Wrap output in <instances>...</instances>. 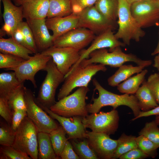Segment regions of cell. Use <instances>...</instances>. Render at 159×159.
Returning <instances> with one entry per match:
<instances>
[{
	"mask_svg": "<svg viewBox=\"0 0 159 159\" xmlns=\"http://www.w3.org/2000/svg\"><path fill=\"white\" fill-rule=\"evenodd\" d=\"M1 0H0V2H1Z\"/></svg>",
	"mask_w": 159,
	"mask_h": 159,
	"instance_id": "db71d44e",
	"label": "cell"
},
{
	"mask_svg": "<svg viewBox=\"0 0 159 159\" xmlns=\"http://www.w3.org/2000/svg\"><path fill=\"white\" fill-rule=\"evenodd\" d=\"M146 85L159 105V74L154 73L151 74L146 81Z\"/></svg>",
	"mask_w": 159,
	"mask_h": 159,
	"instance_id": "ab89813d",
	"label": "cell"
},
{
	"mask_svg": "<svg viewBox=\"0 0 159 159\" xmlns=\"http://www.w3.org/2000/svg\"><path fill=\"white\" fill-rule=\"evenodd\" d=\"M24 86L8 101L12 111L14 110H26L24 98Z\"/></svg>",
	"mask_w": 159,
	"mask_h": 159,
	"instance_id": "f35d334b",
	"label": "cell"
},
{
	"mask_svg": "<svg viewBox=\"0 0 159 159\" xmlns=\"http://www.w3.org/2000/svg\"><path fill=\"white\" fill-rule=\"evenodd\" d=\"M15 132L8 124L1 122L0 144L1 145L12 146L15 138Z\"/></svg>",
	"mask_w": 159,
	"mask_h": 159,
	"instance_id": "d590c367",
	"label": "cell"
},
{
	"mask_svg": "<svg viewBox=\"0 0 159 159\" xmlns=\"http://www.w3.org/2000/svg\"><path fill=\"white\" fill-rule=\"evenodd\" d=\"M95 36L92 31L81 27L73 29L59 37L54 42L55 47H69L80 51L93 41Z\"/></svg>",
	"mask_w": 159,
	"mask_h": 159,
	"instance_id": "5bb4252c",
	"label": "cell"
},
{
	"mask_svg": "<svg viewBox=\"0 0 159 159\" xmlns=\"http://www.w3.org/2000/svg\"><path fill=\"white\" fill-rule=\"evenodd\" d=\"M73 148L80 159H99L94 150L90 146L85 138L80 141H77L72 139L70 142Z\"/></svg>",
	"mask_w": 159,
	"mask_h": 159,
	"instance_id": "1f68e13d",
	"label": "cell"
},
{
	"mask_svg": "<svg viewBox=\"0 0 159 159\" xmlns=\"http://www.w3.org/2000/svg\"><path fill=\"white\" fill-rule=\"evenodd\" d=\"M11 1H1L4 7L3 16L4 23L1 30V33L11 37L24 18L22 6L14 5Z\"/></svg>",
	"mask_w": 159,
	"mask_h": 159,
	"instance_id": "ac0fdd59",
	"label": "cell"
},
{
	"mask_svg": "<svg viewBox=\"0 0 159 159\" xmlns=\"http://www.w3.org/2000/svg\"><path fill=\"white\" fill-rule=\"evenodd\" d=\"M154 120L146 122L139 133L143 135L159 148V128Z\"/></svg>",
	"mask_w": 159,
	"mask_h": 159,
	"instance_id": "e575fe53",
	"label": "cell"
},
{
	"mask_svg": "<svg viewBox=\"0 0 159 159\" xmlns=\"http://www.w3.org/2000/svg\"><path fill=\"white\" fill-rule=\"evenodd\" d=\"M119 117L117 111L113 109L107 112H99L91 113L82 118V122L85 127L92 131L102 132L110 135L117 131Z\"/></svg>",
	"mask_w": 159,
	"mask_h": 159,
	"instance_id": "9c48e42d",
	"label": "cell"
},
{
	"mask_svg": "<svg viewBox=\"0 0 159 159\" xmlns=\"http://www.w3.org/2000/svg\"><path fill=\"white\" fill-rule=\"evenodd\" d=\"M132 62L138 65L147 67L152 63L151 60H144L133 54L125 53L120 47H116L109 52L106 48L94 51L91 52L89 58L82 60L80 63L84 66L92 63H99L112 67H119L125 62Z\"/></svg>",
	"mask_w": 159,
	"mask_h": 159,
	"instance_id": "7a4b0ae2",
	"label": "cell"
},
{
	"mask_svg": "<svg viewBox=\"0 0 159 159\" xmlns=\"http://www.w3.org/2000/svg\"><path fill=\"white\" fill-rule=\"evenodd\" d=\"M11 37L33 54L39 52L32 32L26 21H23L19 24Z\"/></svg>",
	"mask_w": 159,
	"mask_h": 159,
	"instance_id": "cb8c5ba5",
	"label": "cell"
},
{
	"mask_svg": "<svg viewBox=\"0 0 159 159\" xmlns=\"http://www.w3.org/2000/svg\"><path fill=\"white\" fill-rule=\"evenodd\" d=\"M145 67L144 66L140 65L133 66L132 64L122 65L108 79V84L112 87L117 86L122 82L126 80L133 74L141 72Z\"/></svg>",
	"mask_w": 159,
	"mask_h": 159,
	"instance_id": "d4e9b609",
	"label": "cell"
},
{
	"mask_svg": "<svg viewBox=\"0 0 159 159\" xmlns=\"http://www.w3.org/2000/svg\"><path fill=\"white\" fill-rule=\"evenodd\" d=\"M14 72H5L0 74V97L8 101L24 87Z\"/></svg>",
	"mask_w": 159,
	"mask_h": 159,
	"instance_id": "44dd1931",
	"label": "cell"
},
{
	"mask_svg": "<svg viewBox=\"0 0 159 159\" xmlns=\"http://www.w3.org/2000/svg\"><path fill=\"white\" fill-rule=\"evenodd\" d=\"M47 18L64 17L72 13L70 0H49Z\"/></svg>",
	"mask_w": 159,
	"mask_h": 159,
	"instance_id": "f546056e",
	"label": "cell"
},
{
	"mask_svg": "<svg viewBox=\"0 0 159 159\" xmlns=\"http://www.w3.org/2000/svg\"><path fill=\"white\" fill-rule=\"evenodd\" d=\"M0 159H31L27 154L12 146L1 145L0 149Z\"/></svg>",
	"mask_w": 159,
	"mask_h": 159,
	"instance_id": "74e56055",
	"label": "cell"
},
{
	"mask_svg": "<svg viewBox=\"0 0 159 159\" xmlns=\"http://www.w3.org/2000/svg\"><path fill=\"white\" fill-rule=\"evenodd\" d=\"M43 70L47 72V74L35 100L39 105L50 109L56 102V91L59 85L64 81V75L58 70L52 58Z\"/></svg>",
	"mask_w": 159,
	"mask_h": 159,
	"instance_id": "8992f818",
	"label": "cell"
},
{
	"mask_svg": "<svg viewBox=\"0 0 159 159\" xmlns=\"http://www.w3.org/2000/svg\"><path fill=\"white\" fill-rule=\"evenodd\" d=\"M24 18L46 19L49 9V0H30L21 5Z\"/></svg>",
	"mask_w": 159,
	"mask_h": 159,
	"instance_id": "7402d4cb",
	"label": "cell"
},
{
	"mask_svg": "<svg viewBox=\"0 0 159 159\" xmlns=\"http://www.w3.org/2000/svg\"><path fill=\"white\" fill-rule=\"evenodd\" d=\"M89 91L88 87H80L72 94L56 102L49 109L54 113L65 117H85L88 115L85 100Z\"/></svg>",
	"mask_w": 159,
	"mask_h": 159,
	"instance_id": "5b68a950",
	"label": "cell"
},
{
	"mask_svg": "<svg viewBox=\"0 0 159 159\" xmlns=\"http://www.w3.org/2000/svg\"><path fill=\"white\" fill-rule=\"evenodd\" d=\"M158 0L159 1V0Z\"/></svg>",
	"mask_w": 159,
	"mask_h": 159,
	"instance_id": "9f6ffc18",
	"label": "cell"
},
{
	"mask_svg": "<svg viewBox=\"0 0 159 159\" xmlns=\"http://www.w3.org/2000/svg\"><path fill=\"white\" fill-rule=\"evenodd\" d=\"M105 66L91 64L84 66L79 63L64 76V82L57 95L58 100L68 95L77 87H87L92 77L99 71L105 72Z\"/></svg>",
	"mask_w": 159,
	"mask_h": 159,
	"instance_id": "3957f363",
	"label": "cell"
},
{
	"mask_svg": "<svg viewBox=\"0 0 159 159\" xmlns=\"http://www.w3.org/2000/svg\"><path fill=\"white\" fill-rule=\"evenodd\" d=\"M38 158L60 159L57 156L53 149L49 133L38 132L37 135Z\"/></svg>",
	"mask_w": 159,
	"mask_h": 159,
	"instance_id": "484cf974",
	"label": "cell"
},
{
	"mask_svg": "<svg viewBox=\"0 0 159 159\" xmlns=\"http://www.w3.org/2000/svg\"><path fill=\"white\" fill-rule=\"evenodd\" d=\"M148 157L138 148L133 149L122 155L120 159H143Z\"/></svg>",
	"mask_w": 159,
	"mask_h": 159,
	"instance_id": "f6af8a7d",
	"label": "cell"
},
{
	"mask_svg": "<svg viewBox=\"0 0 159 159\" xmlns=\"http://www.w3.org/2000/svg\"><path fill=\"white\" fill-rule=\"evenodd\" d=\"M39 106L52 117L58 122L67 135L68 140L82 139L86 138L87 130L82 122L83 117L78 116L70 117H63L54 113L49 109Z\"/></svg>",
	"mask_w": 159,
	"mask_h": 159,
	"instance_id": "e0dca14e",
	"label": "cell"
},
{
	"mask_svg": "<svg viewBox=\"0 0 159 159\" xmlns=\"http://www.w3.org/2000/svg\"><path fill=\"white\" fill-rule=\"evenodd\" d=\"M132 16L142 28L156 25L159 21V1L141 0L130 6Z\"/></svg>",
	"mask_w": 159,
	"mask_h": 159,
	"instance_id": "30bf717a",
	"label": "cell"
},
{
	"mask_svg": "<svg viewBox=\"0 0 159 159\" xmlns=\"http://www.w3.org/2000/svg\"><path fill=\"white\" fill-rule=\"evenodd\" d=\"M27 116L26 111L24 110H14L13 111V116L11 127L16 132L22 121Z\"/></svg>",
	"mask_w": 159,
	"mask_h": 159,
	"instance_id": "7bdbcfd3",
	"label": "cell"
},
{
	"mask_svg": "<svg viewBox=\"0 0 159 159\" xmlns=\"http://www.w3.org/2000/svg\"><path fill=\"white\" fill-rule=\"evenodd\" d=\"M159 54V40L158 45L153 52L151 53L152 56H154Z\"/></svg>",
	"mask_w": 159,
	"mask_h": 159,
	"instance_id": "681fc988",
	"label": "cell"
},
{
	"mask_svg": "<svg viewBox=\"0 0 159 159\" xmlns=\"http://www.w3.org/2000/svg\"><path fill=\"white\" fill-rule=\"evenodd\" d=\"M148 72L147 69H143L136 75L130 77L117 86V90L120 92L124 94L129 95L135 94L140 85L144 81Z\"/></svg>",
	"mask_w": 159,
	"mask_h": 159,
	"instance_id": "83f0119b",
	"label": "cell"
},
{
	"mask_svg": "<svg viewBox=\"0 0 159 159\" xmlns=\"http://www.w3.org/2000/svg\"><path fill=\"white\" fill-rule=\"evenodd\" d=\"M154 120L157 124L158 125H159V115L156 116L155 119Z\"/></svg>",
	"mask_w": 159,
	"mask_h": 159,
	"instance_id": "816d5d0a",
	"label": "cell"
},
{
	"mask_svg": "<svg viewBox=\"0 0 159 159\" xmlns=\"http://www.w3.org/2000/svg\"><path fill=\"white\" fill-rule=\"evenodd\" d=\"M131 6L133 4L141 0H125Z\"/></svg>",
	"mask_w": 159,
	"mask_h": 159,
	"instance_id": "f907efd6",
	"label": "cell"
},
{
	"mask_svg": "<svg viewBox=\"0 0 159 159\" xmlns=\"http://www.w3.org/2000/svg\"><path fill=\"white\" fill-rule=\"evenodd\" d=\"M29 0H12L15 5L17 6H21L24 3Z\"/></svg>",
	"mask_w": 159,
	"mask_h": 159,
	"instance_id": "c3c4849f",
	"label": "cell"
},
{
	"mask_svg": "<svg viewBox=\"0 0 159 159\" xmlns=\"http://www.w3.org/2000/svg\"><path fill=\"white\" fill-rule=\"evenodd\" d=\"M97 0H70L72 13L77 15L82 10L95 5Z\"/></svg>",
	"mask_w": 159,
	"mask_h": 159,
	"instance_id": "60d3db41",
	"label": "cell"
},
{
	"mask_svg": "<svg viewBox=\"0 0 159 159\" xmlns=\"http://www.w3.org/2000/svg\"><path fill=\"white\" fill-rule=\"evenodd\" d=\"M24 60L11 54L0 53V68L10 70L17 67Z\"/></svg>",
	"mask_w": 159,
	"mask_h": 159,
	"instance_id": "8d00e7d4",
	"label": "cell"
},
{
	"mask_svg": "<svg viewBox=\"0 0 159 159\" xmlns=\"http://www.w3.org/2000/svg\"><path fill=\"white\" fill-rule=\"evenodd\" d=\"M136 138L135 136L128 135L125 133H122L117 139V146L113 159L118 158L122 155L138 148Z\"/></svg>",
	"mask_w": 159,
	"mask_h": 159,
	"instance_id": "d6a6232c",
	"label": "cell"
},
{
	"mask_svg": "<svg viewBox=\"0 0 159 159\" xmlns=\"http://www.w3.org/2000/svg\"><path fill=\"white\" fill-rule=\"evenodd\" d=\"M37 129L33 122L26 116L15 132L12 147L26 153L32 159L38 158Z\"/></svg>",
	"mask_w": 159,
	"mask_h": 159,
	"instance_id": "52a82bcc",
	"label": "cell"
},
{
	"mask_svg": "<svg viewBox=\"0 0 159 159\" xmlns=\"http://www.w3.org/2000/svg\"><path fill=\"white\" fill-rule=\"evenodd\" d=\"M86 138L99 159H113L117 140L112 139L104 133L87 130Z\"/></svg>",
	"mask_w": 159,
	"mask_h": 159,
	"instance_id": "9a60e30c",
	"label": "cell"
},
{
	"mask_svg": "<svg viewBox=\"0 0 159 159\" xmlns=\"http://www.w3.org/2000/svg\"><path fill=\"white\" fill-rule=\"evenodd\" d=\"M24 98L27 116L36 126L38 132L49 133L58 127L59 125L54 119L36 103L33 92L25 87Z\"/></svg>",
	"mask_w": 159,
	"mask_h": 159,
	"instance_id": "ba28073f",
	"label": "cell"
},
{
	"mask_svg": "<svg viewBox=\"0 0 159 159\" xmlns=\"http://www.w3.org/2000/svg\"><path fill=\"white\" fill-rule=\"evenodd\" d=\"M142 84L135 95L138 99L140 110L146 112L155 107L158 105L147 87L146 81L144 80Z\"/></svg>",
	"mask_w": 159,
	"mask_h": 159,
	"instance_id": "4316f807",
	"label": "cell"
},
{
	"mask_svg": "<svg viewBox=\"0 0 159 159\" xmlns=\"http://www.w3.org/2000/svg\"><path fill=\"white\" fill-rule=\"evenodd\" d=\"M0 53L11 54L27 60L33 53L17 41L14 37L0 39Z\"/></svg>",
	"mask_w": 159,
	"mask_h": 159,
	"instance_id": "603a6c76",
	"label": "cell"
},
{
	"mask_svg": "<svg viewBox=\"0 0 159 159\" xmlns=\"http://www.w3.org/2000/svg\"><path fill=\"white\" fill-rule=\"evenodd\" d=\"M51 56L38 52L24 60L18 66L10 70H13L18 80L21 82L26 80L31 81L34 88L37 87L35 79L36 74L39 71L43 70L48 62L52 59Z\"/></svg>",
	"mask_w": 159,
	"mask_h": 159,
	"instance_id": "8fae6325",
	"label": "cell"
},
{
	"mask_svg": "<svg viewBox=\"0 0 159 159\" xmlns=\"http://www.w3.org/2000/svg\"><path fill=\"white\" fill-rule=\"evenodd\" d=\"M125 46L123 42H120L116 37L112 30H107L95 37L90 46L87 49L80 51L79 60L70 70L77 65L82 60L88 58L90 54L94 51L109 48L110 52H111L117 47H124Z\"/></svg>",
	"mask_w": 159,
	"mask_h": 159,
	"instance_id": "2e32d148",
	"label": "cell"
},
{
	"mask_svg": "<svg viewBox=\"0 0 159 159\" xmlns=\"http://www.w3.org/2000/svg\"><path fill=\"white\" fill-rule=\"evenodd\" d=\"M94 6L105 18L115 22L118 18V0H97Z\"/></svg>",
	"mask_w": 159,
	"mask_h": 159,
	"instance_id": "f1b7e54d",
	"label": "cell"
},
{
	"mask_svg": "<svg viewBox=\"0 0 159 159\" xmlns=\"http://www.w3.org/2000/svg\"><path fill=\"white\" fill-rule=\"evenodd\" d=\"M0 115L11 126L13 116V111L9 104L8 100L0 97Z\"/></svg>",
	"mask_w": 159,
	"mask_h": 159,
	"instance_id": "b9f144b4",
	"label": "cell"
},
{
	"mask_svg": "<svg viewBox=\"0 0 159 159\" xmlns=\"http://www.w3.org/2000/svg\"><path fill=\"white\" fill-rule=\"evenodd\" d=\"M138 148L148 157L155 158L158 154V148L153 142L143 135L136 137Z\"/></svg>",
	"mask_w": 159,
	"mask_h": 159,
	"instance_id": "836d02e7",
	"label": "cell"
},
{
	"mask_svg": "<svg viewBox=\"0 0 159 159\" xmlns=\"http://www.w3.org/2000/svg\"><path fill=\"white\" fill-rule=\"evenodd\" d=\"M62 159H80L74 151L72 144L67 140L60 155Z\"/></svg>",
	"mask_w": 159,
	"mask_h": 159,
	"instance_id": "ee69618b",
	"label": "cell"
},
{
	"mask_svg": "<svg viewBox=\"0 0 159 159\" xmlns=\"http://www.w3.org/2000/svg\"><path fill=\"white\" fill-rule=\"evenodd\" d=\"M46 19H26V22L32 33L39 52L53 46L54 40L46 24Z\"/></svg>",
	"mask_w": 159,
	"mask_h": 159,
	"instance_id": "d6986e66",
	"label": "cell"
},
{
	"mask_svg": "<svg viewBox=\"0 0 159 159\" xmlns=\"http://www.w3.org/2000/svg\"><path fill=\"white\" fill-rule=\"evenodd\" d=\"M77 15L78 28L87 29L94 33L99 34L108 29L113 30L115 27V22L105 18L94 5L86 8Z\"/></svg>",
	"mask_w": 159,
	"mask_h": 159,
	"instance_id": "7c38bea8",
	"label": "cell"
},
{
	"mask_svg": "<svg viewBox=\"0 0 159 159\" xmlns=\"http://www.w3.org/2000/svg\"><path fill=\"white\" fill-rule=\"evenodd\" d=\"M80 51L71 47L52 46L41 53L51 56L58 70L65 76L79 60Z\"/></svg>",
	"mask_w": 159,
	"mask_h": 159,
	"instance_id": "4fadbf2b",
	"label": "cell"
},
{
	"mask_svg": "<svg viewBox=\"0 0 159 159\" xmlns=\"http://www.w3.org/2000/svg\"><path fill=\"white\" fill-rule=\"evenodd\" d=\"M156 25L159 26V21L156 24Z\"/></svg>",
	"mask_w": 159,
	"mask_h": 159,
	"instance_id": "f5cc1de1",
	"label": "cell"
},
{
	"mask_svg": "<svg viewBox=\"0 0 159 159\" xmlns=\"http://www.w3.org/2000/svg\"><path fill=\"white\" fill-rule=\"evenodd\" d=\"M78 17L77 15L72 13L64 17H56L46 19V25L51 30L54 41L67 32L78 28Z\"/></svg>",
	"mask_w": 159,
	"mask_h": 159,
	"instance_id": "ffe728a7",
	"label": "cell"
},
{
	"mask_svg": "<svg viewBox=\"0 0 159 159\" xmlns=\"http://www.w3.org/2000/svg\"><path fill=\"white\" fill-rule=\"evenodd\" d=\"M117 18L118 29L115 35L126 45H129L132 40L139 42L145 35V32L132 14L130 5L125 0H118Z\"/></svg>",
	"mask_w": 159,
	"mask_h": 159,
	"instance_id": "277c9868",
	"label": "cell"
},
{
	"mask_svg": "<svg viewBox=\"0 0 159 159\" xmlns=\"http://www.w3.org/2000/svg\"><path fill=\"white\" fill-rule=\"evenodd\" d=\"M158 73V74H159V73Z\"/></svg>",
	"mask_w": 159,
	"mask_h": 159,
	"instance_id": "11a10c76",
	"label": "cell"
},
{
	"mask_svg": "<svg viewBox=\"0 0 159 159\" xmlns=\"http://www.w3.org/2000/svg\"><path fill=\"white\" fill-rule=\"evenodd\" d=\"M92 82L95 89L98 92L99 96L97 98L93 97L92 100L93 103L87 104L86 108L88 113H98L102 108L105 106H110L113 107V109L115 110L119 106L125 105L131 109L134 117L139 115L140 109L135 95L115 94L104 88L95 78L93 79Z\"/></svg>",
	"mask_w": 159,
	"mask_h": 159,
	"instance_id": "6da1fadb",
	"label": "cell"
},
{
	"mask_svg": "<svg viewBox=\"0 0 159 159\" xmlns=\"http://www.w3.org/2000/svg\"><path fill=\"white\" fill-rule=\"evenodd\" d=\"M159 115V105L155 107L146 112L141 111L139 115L136 117L133 118L132 120L134 121L138 118L143 117H147L152 115L157 116Z\"/></svg>",
	"mask_w": 159,
	"mask_h": 159,
	"instance_id": "bcb514c9",
	"label": "cell"
},
{
	"mask_svg": "<svg viewBox=\"0 0 159 159\" xmlns=\"http://www.w3.org/2000/svg\"><path fill=\"white\" fill-rule=\"evenodd\" d=\"M153 66L159 71V54H157L154 58Z\"/></svg>",
	"mask_w": 159,
	"mask_h": 159,
	"instance_id": "7dc6e473",
	"label": "cell"
},
{
	"mask_svg": "<svg viewBox=\"0 0 159 159\" xmlns=\"http://www.w3.org/2000/svg\"><path fill=\"white\" fill-rule=\"evenodd\" d=\"M66 133L60 125L52 130L49 135L52 145L54 152L60 158V155L68 140L66 136Z\"/></svg>",
	"mask_w": 159,
	"mask_h": 159,
	"instance_id": "4dcf8cb0",
	"label": "cell"
}]
</instances>
